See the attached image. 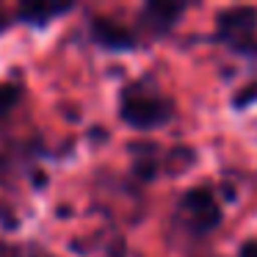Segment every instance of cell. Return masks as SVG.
Instances as JSON below:
<instances>
[{"label": "cell", "instance_id": "1", "mask_svg": "<svg viewBox=\"0 0 257 257\" xmlns=\"http://www.w3.org/2000/svg\"><path fill=\"white\" fill-rule=\"evenodd\" d=\"M119 116L124 124L136 130H152L172 119V102L155 91L144 89V86L130 83L119 100Z\"/></svg>", "mask_w": 257, "mask_h": 257}, {"label": "cell", "instance_id": "2", "mask_svg": "<svg viewBox=\"0 0 257 257\" xmlns=\"http://www.w3.org/2000/svg\"><path fill=\"white\" fill-rule=\"evenodd\" d=\"M216 34L229 50L257 56V9L232 6L216 17Z\"/></svg>", "mask_w": 257, "mask_h": 257}, {"label": "cell", "instance_id": "3", "mask_svg": "<svg viewBox=\"0 0 257 257\" xmlns=\"http://www.w3.org/2000/svg\"><path fill=\"white\" fill-rule=\"evenodd\" d=\"M180 216L191 232L205 235L221 224V207L210 188H191L180 199Z\"/></svg>", "mask_w": 257, "mask_h": 257}, {"label": "cell", "instance_id": "4", "mask_svg": "<svg viewBox=\"0 0 257 257\" xmlns=\"http://www.w3.org/2000/svg\"><path fill=\"white\" fill-rule=\"evenodd\" d=\"M91 34H94V42L105 50H133L136 47V36L130 34L127 28H122L119 23H111V20H94L91 23Z\"/></svg>", "mask_w": 257, "mask_h": 257}, {"label": "cell", "instance_id": "5", "mask_svg": "<svg viewBox=\"0 0 257 257\" xmlns=\"http://www.w3.org/2000/svg\"><path fill=\"white\" fill-rule=\"evenodd\" d=\"M183 12H185L183 3H147L144 12H141V25L150 28L152 34H166Z\"/></svg>", "mask_w": 257, "mask_h": 257}, {"label": "cell", "instance_id": "6", "mask_svg": "<svg viewBox=\"0 0 257 257\" xmlns=\"http://www.w3.org/2000/svg\"><path fill=\"white\" fill-rule=\"evenodd\" d=\"M67 12H72V6H23L20 9V20L28 25H45L53 17L67 14Z\"/></svg>", "mask_w": 257, "mask_h": 257}, {"label": "cell", "instance_id": "7", "mask_svg": "<svg viewBox=\"0 0 257 257\" xmlns=\"http://www.w3.org/2000/svg\"><path fill=\"white\" fill-rule=\"evenodd\" d=\"M17 100H20V89H17V86H0V116L12 111Z\"/></svg>", "mask_w": 257, "mask_h": 257}, {"label": "cell", "instance_id": "8", "mask_svg": "<svg viewBox=\"0 0 257 257\" xmlns=\"http://www.w3.org/2000/svg\"><path fill=\"white\" fill-rule=\"evenodd\" d=\"M249 94H240V97H235V105H238V108H246V105H249V102H254L257 100V86H249Z\"/></svg>", "mask_w": 257, "mask_h": 257}, {"label": "cell", "instance_id": "9", "mask_svg": "<svg viewBox=\"0 0 257 257\" xmlns=\"http://www.w3.org/2000/svg\"><path fill=\"white\" fill-rule=\"evenodd\" d=\"M238 257H257V240H246V243L240 246Z\"/></svg>", "mask_w": 257, "mask_h": 257}, {"label": "cell", "instance_id": "10", "mask_svg": "<svg viewBox=\"0 0 257 257\" xmlns=\"http://www.w3.org/2000/svg\"><path fill=\"white\" fill-rule=\"evenodd\" d=\"M0 257H17V251H14L12 246H6V243H0Z\"/></svg>", "mask_w": 257, "mask_h": 257}]
</instances>
